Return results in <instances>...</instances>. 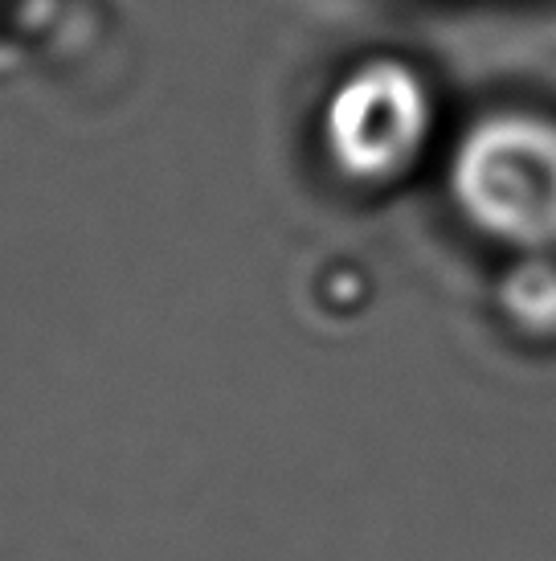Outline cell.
Masks as SVG:
<instances>
[{"instance_id": "1", "label": "cell", "mask_w": 556, "mask_h": 561, "mask_svg": "<svg viewBox=\"0 0 556 561\" xmlns=\"http://www.w3.org/2000/svg\"><path fill=\"white\" fill-rule=\"evenodd\" d=\"M442 181L466 234L508 259L556 254V111H479L450 144Z\"/></svg>"}, {"instance_id": "2", "label": "cell", "mask_w": 556, "mask_h": 561, "mask_svg": "<svg viewBox=\"0 0 556 561\" xmlns=\"http://www.w3.org/2000/svg\"><path fill=\"white\" fill-rule=\"evenodd\" d=\"M438 91L397 54H372L344 70L320 103V152L344 185L377 193L402 185L430 157Z\"/></svg>"}, {"instance_id": "3", "label": "cell", "mask_w": 556, "mask_h": 561, "mask_svg": "<svg viewBox=\"0 0 556 561\" xmlns=\"http://www.w3.org/2000/svg\"><path fill=\"white\" fill-rule=\"evenodd\" d=\"M495 304L503 324L532 344H556V254L508 259Z\"/></svg>"}]
</instances>
